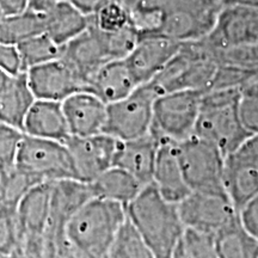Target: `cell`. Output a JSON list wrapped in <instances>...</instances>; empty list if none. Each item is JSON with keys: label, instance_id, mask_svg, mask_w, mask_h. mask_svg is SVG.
I'll list each match as a JSON object with an SVG mask.
<instances>
[{"label": "cell", "instance_id": "cell-1", "mask_svg": "<svg viewBox=\"0 0 258 258\" xmlns=\"http://www.w3.org/2000/svg\"><path fill=\"white\" fill-rule=\"evenodd\" d=\"M125 214L154 257L170 258L184 231L176 203L166 201L150 184L125 207Z\"/></svg>", "mask_w": 258, "mask_h": 258}, {"label": "cell", "instance_id": "cell-2", "mask_svg": "<svg viewBox=\"0 0 258 258\" xmlns=\"http://www.w3.org/2000/svg\"><path fill=\"white\" fill-rule=\"evenodd\" d=\"M125 219V208L120 203L92 198L69 221L64 238L84 258H106Z\"/></svg>", "mask_w": 258, "mask_h": 258}, {"label": "cell", "instance_id": "cell-3", "mask_svg": "<svg viewBox=\"0 0 258 258\" xmlns=\"http://www.w3.org/2000/svg\"><path fill=\"white\" fill-rule=\"evenodd\" d=\"M239 90H209L202 93L194 137L214 145L226 156L251 134L238 114Z\"/></svg>", "mask_w": 258, "mask_h": 258}, {"label": "cell", "instance_id": "cell-4", "mask_svg": "<svg viewBox=\"0 0 258 258\" xmlns=\"http://www.w3.org/2000/svg\"><path fill=\"white\" fill-rule=\"evenodd\" d=\"M218 61L205 38L184 42L151 84L158 95L172 91L206 92L211 88Z\"/></svg>", "mask_w": 258, "mask_h": 258}, {"label": "cell", "instance_id": "cell-5", "mask_svg": "<svg viewBox=\"0 0 258 258\" xmlns=\"http://www.w3.org/2000/svg\"><path fill=\"white\" fill-rule=\"evenodd\" d=\"M202 92L183 90L158 95L153 105L151 133L158 140L182 143L192 137Z\"/></svg>", "mask_w": 258, "mask_h": 258}, {"label": "cell", "instance_id": "cell-6", "mask_svg": "<svg viewBox=\"0 0 258 258\" xmlns=\"http://www.w3.org/2000/svg\"><path fill=\"white\" fill-rule=\"evenodd\" d=\"M158 93L151 83L139 85L133 92L106 106L103 133L118 141H128L151 133L153 105Z\"/></svg>", "mask_w": 258, "mask_h": 258}, {"label": "cell", "instance_id": "cell-7", "mask_svg": "<svg viewBox=\"0 0 258 258\" xmlns=\"http://www.w3.org/2000/svg\"><path fill=\"white\" fill-rule=\"evenodd\" d=\"M16 167L37 183L78 179L66 144L25 134L19 148Z\"/></svg>", "mask_w": 258, "mask_h": 258}, {"label": "cell", "instance_id": "cell-8", "mask_svg": "<svg viewBox=\"0 0 258 258\" xmlns=\"http://www.w3.org/2000/svg\"><path fill=\"white\" fill-rule=\"evenodd\" d=\"M177 150L183 176L191 191L225 192L222 186L225 156L214 145L192 135L177 144Z\"/></svg>", "mask_w": 258, "mask_h": 258}, {"label": "cell", "instance_id": "cell-9", "mask_svg": "<svg viewBox=\"0 0 258 258\" xmlns=\"http://www.w3.org/2000/svg\"><path fill=\"white\" fill-rule=\"evenodd\" d=\"M222 186L237 212L258 195V135H251L224 157Z\"/></svg>", "mask_w": 258, "mask_h": 258}, {"label": "cell", "instance_id": "cell-10", "mask_svg": "<svg viewBox=\"0 0 258 258\" xmlns=\"http://www.w3.org/2000/svg\"><path fill=\"white\" fill-rule=\"evenodd\" d=\"M93 198L90 184L79 179H61L51 182L49 218L44 233L46 257L57 245L62 244L64 230L72 217Z\"/></svg>", "mask_w": 258, "mask_h": 258}, {"label": "cell", "instance_id": "cell-11", "mask_svg": "<svg viewBox=\"0 0 258 258\" xmlns=\"http://www.w3.org/2000/svg\"><path fill=\"white\" fill-rule=\"evenodd\" d=\"M184 228L215 234L238 217L237 209L225 192L190 191L177 203Z\"/></svg>", "mask_w": 258, "mask_h": 258}, {"label": "cell", "instance_id": "cell-12", "mask_svg": "<svg viewBox=\"0 0 258 258\" xmlns=\"http://www.w3.org/2000/svg\"><path fill=\"white\" fill-rule=\"evenodd\" d=\"M120 141L101 133L90 137H70L66 141L78 179L91 183L103 172L114 166V159Z\"/></svg>", "mask_w": 258, "mask_h": 258}, {"label": "cell", "instance_id": "cell-13", "mask_svg": "<svg viewBox=\"0 0 258 258\" xmlns=\"http://www.w3.org/2000/svg\"><path fill=\"white\" fill-rule=\"evenodd\" d=\"M25 73L36 99L62 103L74 93L89 91L86 83L62 57L32 67Z\"/></svg>", "mask_w": 258, "mask_h": 258}, {"label": "cell", "instance_id": "cell-14", "mask_svg": "<svg viewBox=\"0 0 258 258\" xmlns=\"http://www.w3.org/2000/svg\"><path fill=\"white\" fill-rule=\"evenodd\" d=\"M205 41L213 50L258 43V9L224 6Z\"/></svg>", "mask_w": 258, "mask_h": 258}, {"label": "cell", "instance_id": "cell-15", "mask_svg": "<svg viewBox=\"0 0 258 258\" xmlns=\"http://www.w3.org/2000/svg\"><path fill=\"white\" fill-rule=\"evenodd\" d=\"M180 44L164 35L141 38L124 59L139 85L152 82L176 55Z\"/></svg>", "mask_w": 258, "mask_h": 258}, {"label": "cell", "instance_id": "cell-16", "mask_svg": "<svg viewBox=\"0 0 258 258\" xmlns=\"http://www.w3.org/2000/svg\"><path fill=\"white\" fill-rule=\"evenodd\" d=\"M61 57L78 73L88 88L93 74L110 60L103 32L91 23V19L85 31L62 47Z\"/></svg>", "mask_w": 258, "mask_h": 258}, {"label": "cell", "instance_id": "cell-17", "mask_svg": "<svg viewBox=\"0 0 258 258\" xmlns=\"http://www.w3.org/2000/svg\"><path fill=\"white\" fill-rule=\"evenodd\" d=\"M106 105L89 91H80L62 102L71 137H90L104 132Z\"/></svg>", "mask_w": 258, "mask_h": 258}, {"label": "cell", "instance_id": "cell-18", "mask_svg": "<svg viewBox=\"0 0 258 258\" xmlns=\"http://www.w3.org/2000/svg\"><path fill=\"white\" fill-rule=\"evenodd\" d=\"M177 144L169 140H159L152 179L157 191L166 201L176 205L191 191L183 176Z\"/></svg>", "mask_w": 258, "mask_h": 258}, {"label": "cell", "instance_id": "cell-19", "mask_svg": "<svg viewBox=\"0 0 258 258\" xmlns=\"http://www.w3.org/2000/svg\"><path fill=\"white\" fill-rule=\"evenodd\" d=\"M159 140L152 133L134 140L120 141L114 166L127 171L144 186L152 184Z\"/></svg>", "mask_w": 258, "mask_h": 258}, {"label": "cell", "instance_id": "cell-20", "mask_svg": "<svg viewBox=\"0 0 258 258\" xmlns=\"http://www.w3.org/2000/svg\"><path fill=\"white\" fill-rule=\"evenodd\" d=\"M51 182L32 186L19 201L16 215L19 239H42L49 218Z\"/></svg>", "mask_w": 258, "mask_h": 258}, {"label": "cell", "instance_id": "cell-21", "mask_svg": "<svg viewBox=\"0 0 258 258\" xmlns=\"http://www.w3.org/2000/svg\"><path fill=\"white\" fill-rule=\"evenodd\" d=\"M23 133L29 137L66 143L71 133L62 103L36 99L25 117Z\"/></svg>", "mask_w": 258, "mask_h": 258}, {"label": "cell", "instance_id": "cell-22", "mask_svg": "<svg viewBox=\"0 0 258 258\" xmlns=\"http://www.w3.org/2000/svg\"><path fill=\"white\" fill-rule=\"evenodd\" d=\"M139 86L124 59L109 60L93 74L89 91L106 105L120 101Z\"/></svg>", "mask_w": 258, "mask_h": 258}, {"label": "cell", "instance_id": "cell-23", "mask_svg": "<svg viewBox=\"0 0 258 258\" xmlns=\"http://www.w3.org/2000/svg\"><path fill=\"white\" fill-rule=\"evenodd\" d=\"M44 34L59 44L66 46L88 29L90 17L83 14L69 0H61L43 12Z\"/></svg>", "mask_w": 258, "mask_h": 258}, {"label": "cell", "instance_id": "cell-24", "mask_svg": "<svg viewBox=\"0 0 258 258\" xmlns=\"http://www.w3.org/2000/svg\"><path fill=\"white\" fill-rule=\"evenodd\" d=\"M36 101L28 84L27 73L12 77L4 91L0 93V123L23 132L25 117Z\"/></svg>", "mask_w": 258, "mask_h": 258}, {"label": "cell", "instance_id": "cell-25", "mask_svg": "<svg viewBox=\"0 0 258 258\" xmlns=\"http://www.w3.org/2000/svg\"><path fill=\"white\" fill-rule=\"evenodd\" d=\"M93 198L117 202L125 208L145 186L127 171L112 166L89 183Z\"/></svg>", "mask_w": 258, "mask_h": 258}, {"label": "cell", "instance_id": "cell-26", "mask_svg": "<svg viewBox=\"0 0 258 258\" xmlns=\"http://www.w3.org/2000/svg\"><path fill=\"white\" fill-rule=\"evenodd\" d=\"M218 258H258V240L244 228L239 217L214 234Z\"/></svg>", "mask_w": 258, "mask_h": 258}, {"label": "cell", "instance_id": "cell-27", "mask_svg": "<svg viewBox=\"0 0 258 258\" xmlns=\"http://www.w3.org/2000/svg\"><path fill=\"white\" fill-rule=\"evenodd\" d=\"M215 23L182 9H166L161 35L171 40L184 42L199 41L212 31Z\"/></svg>", "mask_w": 258, "mask_h": 258}, {"label": "cell", "instance_id": "cell-28", "mask_svg": "<svg viewBox=\"0 0 258 258\" xmlns=\"http://www.w3.org/2000/svg\"><path fill=\"white\" fill-rule=\"evenodd\" d=\"M43 32V14L31 9L0 18V42L3 43L18 46L22 42Z\"/></svg>", "mask_w": 258, "mask_h": 258}, {"label": "cell", "instance_id": "cell-29", "mask_svg": "<svg viewBox=\"0 0 258 258\" xmlns=\"http://www.w3.org/2000/svg\"><path fill=\"white\" fill-rule=\"evenodd\" d=\"M17 48L25 72L32 67L60 59L62 54V47L56 44L44 32L22 42Z\"/></svg>", "mask_w": 258, "mask_h": 258}, {"label": "cell", "instance_id": "cell-30", "mask_svg": "<svg viewBox=\"0 0 258 258\" xmlns=\"http://www.w3.org/2000/svg\"><path fill=\"white\" fill-rule=\"evenodd\" d=\"M106 258H156L134 226L125 219L118 230Z\"/></svg>", "mask_w": 258, "mask_h": 258}, {"label": "cell", "instance_id": "cell-31", "mask_svg": "<svg viewBox=\"0 0 258 258\" xmlns=\"http://www.w3.org/2000/svg\"><path fill=\"white\" fill-rule=\"evenodd\" d=\"M170 258H218L214 234L184 228Z\"/></svg>", "mask_w": 258, "mask_h": 258}, {"label": "cell", "instance_id": "cell-32", "mask_svg": "<svg viewBox=\"0 0 258 258\" xmlns=\"http://www.w3.org/2000/svg\"><path fill=\"white\" fill-rule=\"evenodd\" d=\"M166 10L158 6L140 5L128 11L129 25L137 31L139 37L161 35Z\"/></svg>", "mask_w": 258, "mask_h": 258}, {"label": "cell", "instance_id": "cell-33", "mask_svg": "<svg viewBox=\"0 0 258 258\" xmlns=\"http://www.w3.org/2000/svg\"><path fill=\"white\" fill-rule=\"evenodd\" d=\"M40 184L32 179L27 173L22 172L17 167L10 171L6 175L0 176V195H2V206L17 209V206L22 198L32 186Z\"/></svg>", "mask_w": 258, "mask_h": 258}, {"label": "cell", "instance_id": "cell-34", "mask_svg": "<svg viewBox=\"0 0 258 258\" xmlns=\"http://www.w3.org/2000/svg\"><path fill=\"white\" fill-rule=\"evenodd\" d=\"M23 138L21 129L0 123V176L16 169Z\"/></svg>", "mask_w": 258, "mask_h": 258}, {"label": "cell", "instance_id": "cell-35", "mask_svg": "<svg viewBox=\"0 0 258 258\" xmlns=\"http://www.w3.org/2000/svg\"><path fill=\"white\" fill-rule=\"evenodd\" d=\"M238 114L244 128L251 135H258V79L239 89Z\"/></svg>", "mask_w": 258, "mask_h": 258}, {"label": "cell", "instance_id": "cell-36", "mask_svg": "<svg viewBox=\"0 0 258 258\" xmlns=\"http://www.w3.org/2000/svg\"><path fill=\"white\" fill-rule=\"evenodd\" d=\"M90 19L91 23L102 32L117 31L129 24L128 10L112 0L105 3Z\"/></svg>", "mask_w": 258, "mask_h": 258}, {"label": "cell", "instance_id": "cell-37", "mask_svg": "<svg viewBox=\"0 0 258 258\" xmlns=\"http://www.w3.org/2000/svg\"><path fill=\"white\" fill-rule=\"evenodd\" d=\"M103 36L110 60L125 59L140 41L137 31L129 24L117 31L103 32Z\"/></svg>", "mask_w": 258, "mask_h": 258}, {"label": "cell", "instance_id": "cell-38", "mask_svg": "<svg viewBox=\"0 0 258 258\" xmlns=\"http://www.w3.org/2000/svg\"><path fill=\"white\" fill-rule=\"evenodd\" d=\"M19 243L16 208L0 207V258L10 256Z\"/></svg>", "mask_w": 258, "mask_h": 258}, {"label": "cell", "instance_id": "cell-39", "mask_svg": "<svg viewBox=\"0 0 258 258\" xmlns=\"http://www.w3.org/2000/svg\"><path fill=\"white\" fill-rule=\"evenodd\" d=\"M182 9L215 23L222 9V0H171L169 8Z\"/></svg>", "mask_w": 258, "mask_h": 258}, {"label": "cell", "instance_id": "cell-40", "mask_svg": "<svg viewBox=\"0 0 258 258\" xmlns=\"http://www.w3.org/2000/svg\"><path fill=\"white\" fill-rule=\"evenodd\" d=\"M0 71L11 77L25 72L17 46L0 42Z\"/></svg>", "mask_w": 258, "mask_h": 258}, {"label": "cell", "instance_id": "cell-41", "mask_svg": "<svg viewBox=\"0 0 258 258\" xmlns=\"http://www.w3.org/2000/svg\"><path fill=\"white\" fill-rule=\"evenodd\" d=\"M238 217L245 230L258 240V195L245 203L238 212Z\"/></svg>", "mask_w": 258, "mask_h": 258}, {"label": "cell", "instance_id": "cell-42", "mask_svg": "<svg viewBox=\"0 0 258 258\" xmlns=\"http://www.w3.org/2000/svg\"><path fill=\"white\" fill-rule=\"evenodd\" d=\"M69 2L79 9L83 14L91 17L109 0H69Z\"/></svg>", "mask_w": 258, "mask_h": 258}, {"label": "cell", "instance_id": "cell-43", "mask_svg": "<svg viewBox=\"0 0 258 258\" xmlns=\"http://www.w3.org/2000/svg\"><path fill=\"white\" fill-rule=\"evenodd\" d=\"M29 9V0H0V11L3 16L15 15Z\"/></svg>", "mask_w": 258, "mask_h": 258}, {"label": "cell", "instance_id": "cell-44", "mask_svg": "<svg viewBox=\"0 0 258 258\" xmlns=\"http://www.w3.org/2000/svg\"><path fill=\"white\" fill-rule=\"evenodd\" d=\"M47 258H84L80 256L78 252H76L72 247L67 244V241L64 240L62 244L57 245L55 249L53 250V252L49 253Z\"/></svg>", "mask_w": 258, "mask_h": 258}, {"label": "cell", "instance_id": "cell-45", "mask_svg": "<svg viewBox=\"0 0 258 258\" xmlns=\"http://www.w3.org/2000/svg\"><path fill=\"white\" fill-rule=\"evenodd\" d=\"M59 2L61 0H29V9L43 14Z\"/></svg>", "mask_w": 258, "mask_h": 258}, {"label": "cell", "instance_id": "cell-46", "mask_svg": "<svg viewBox=\"0 0 258 258\" xmlns=\"http://www.w3.org/2000/svg\"><path fill=\"white\" fill-rule=\"evenodd\" d=\"M224 6H241V8L258 9V0H222Z\"/></svg>", "mask_w": 258, "mask_h": 258}, {"label": "cell", "instance_id": "cell-47", "mask_svg": "<svg viewBox=\"0 0 258 258\" xmlns=\"http://www.w3.org/2000/svg\"><path fill=\"white\" fill-rule=\"evenodd\" d=\"M171 0H146L144 5H151V6H158V8L167 9L169 8Z\"/></svg>", "mask_w": 258, "mask_h": 258}, {"label": "cell", "instance_id": "cell-48", "mask_svg": "<svg viewBox=\"0 0 258 258\" xmlns=\"http://www.w3.org/2000/svg\"><path fill=\"white\" fill-rule=\"evenodd\" d=\"M11 78H12L11 76H9V74L3 72V71H0V93L4 91V89L8 86V84L10 83Z\"/></svg>", "mask_w": 258, "mask_h": 258}, {"label": "cell", "instance_id": "cell-49", "mask_svg": "<svg viewBox=\"0 0 258 258\" xmlns=\"http://www.w3.org/2000/svg\"><path fill=\"white\" fill-rule=\"evenodd\" d=\"M0 207H2V195H0Z\"/></svg>", "mask_w": 258, "mask_h": 258}]
</instances>
